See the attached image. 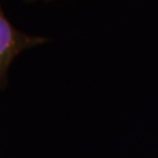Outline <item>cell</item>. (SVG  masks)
<instances>
[{"mask_svg": "<svg viewBox=\"0 0 158 158\" xmlns=\"http://www.w3.org/2000/svg\"><path fill=\"white\" fill-rule=\"evenodd\" d=\"M48 41L49 38L45 36H33L17 29L6 16L0 3V90L7 86L8 71L15 58Z\"/></svg>", "mask_w": 158, "mask_h": 158, "instance_id": "obj_1", "label": "cell"}, {"mask_svg": "<svg viewBox=\"0 0 158 158\" xmlns=\"http://www.w3.org/2000/svg\"><path fill=\"white\" fill-rule=\"evenodd\" d=\"M28 3H37V2H41V3H48V2H53V0H25Z\"/></svg>", "mask_w": 158, "mask_h": 158, "instance_id": "obj_2", "label": "cell"}]
</instances>
